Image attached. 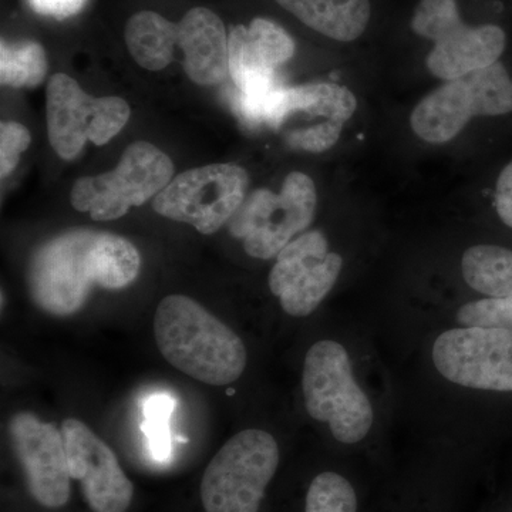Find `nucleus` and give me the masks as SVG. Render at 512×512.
Listing matches in <instances>:
<instances>
[{
  "label": "nucleus",
  "mask_w": 512,
  "mask_h": 512,
  "mask_svg": "<svg viewBox=\"0 0 512 512\" xmlns=\"http://www.w3.org/2000/svg\"><path fill=\"white\" fill-rule=\"evenodd\" d=\"M154 338L170 365L210 386L237 382L247 367L242 339L188 296H165L160 302L154 315Z\"/></svg>",
  "instance_id": "1"
},
{
  "label": "nucleus",
  "mask_w": 512,
  "mask_h": 512,
  "mask_svg": "<svg viewBox=\"0 0 512 512\" xmlns=\"http://www.w3.org/2000/svg\"><path fill=\"white\" fill-rule=\"evenodd\" d=\"M409 25L414 36L430 43L426 67L440 82L493 66L507 49L505 30L495 23H467L460 0H417Z\"/></svg>",
  "instance_id": "2"
},
{
  "label": "nucleus",
  "mask_w": 512,
  "mask_h": 512,
  "mask_svg": "<svg viewBox=\"0 0 512 512\" xmlns=\"http://www.w3.org/2000/svg\"><path fill=\"white\" fill-rule=\"evenodd\" d=\"M512 113V76L503 62L477 70L460 79L441 82L414 106L410 128L414 136L444 146L463 133L478 117Z\"/></svg>",
  "instance_id": "3"
},
{
  "label": "nucleus",
  "mask_w": 512,
  "mask_h": 512,
  "mask_svg": "<svg viewBox=\"0 0 512 512\" xmlns=\"http://www.w3.org/2000/svg\"><path fill=\"white\" fill-rule=\"evenodd\" d=\"M302 390L306 412L328 423L342 444H357L372 430V403L353 376L348 350L335 340H319L303 363Z\"/></svg>",
  "instance_id": "4"
},
{
  "label": "nucleus",
  "mask_w": 512,
  "mask_h": 512,
  "mask_svg": "<svg viewBox=\"0 0 512 512\" xmlns=\"http://www.w3.org/2000/svg\"><path fill=\"white\" fill-rule=\"evenodd\" d=\"M281 463L278 441L264 430L231 437L208 464L200 485L205 512H259Z\"/></svg>",
  "instance_id": "5"
},
{
  "label": "nucleus",
  "mask_w": 512,
  "mask_h": 512,
  "mask_svg": "<svg viewBox=\"0 0 512 512\" xmlns=\"http://www.w3.org/2000/svg\"><path fill=\"white\" fill-rule=\"evenodd\" d=\"M318 191L308 174L292 171L281 190H258L249 195L234 215L231 234L241 239L245 252L255 259L276 258L315 220Z\"/></svg>",
  "instance_id": "6"
},
{
  "label": "nucleus",
  "mask_w": 512,
  "mask_h": 512,
  "mask_svg": "<svg viewBox=\"0 0 512 512\" xmlns=\"http://www.w3.org/2000/svg\"><path fill=\"white\" fill-rule=\"evenodd\" d=\"M356 110L355 93L338 83L279 87L269 104L265 123L275 128L289 147L323 153L338 143Z\"/></svg>",
  "instance_id": "7"
},
{
  "label": "nucleus",
  "mask_w": 512,
  "mask_h": 512,
  "mask_svg": "<svg viewBox=\"0 0 512 512\" xmlns=\"http://www.w3.org/2000/svg\"><path fill=\"white\" fill-rule=\"evenodd\" d=\"M173 174L174 164L167 154L153 144L138 141L126 148L119 165L110 173L76 181L72 204L77 211L89 212L93 220H117L131 207L157 197Z\"/></svg>",
  "instance_id": "8"
},
{
  "label": "nucleus",
  "mask_w": 512,
  "mask_h": 512,
  "mask_svg": "<svg viewBox=\"0 0 512 512\" xmlns=\"http://www.w3.org/2000/svg\"><path fill=\"white\" fill-rule=\"evenodd\" d=\"M248 190V174L234 164H212L178 174L154 198L153 208L168 220L215 234L239 211Z\"/></svg>",
  "instance_id": "9"
},
{
  "label": "nucleus",
  "mask_w": 512,
  "mask_h": 512,
  "mask_svg": "<svg viewBox=\"0 0 512 512\" xmlns=\"http://www.w3.org/2000/svg\"><path fill=\"white\" fill-rule=\"evenodd\" d=\"M130 119V107L120 97L94 99L67 74L57 73L47 86V130L57 156L72 160L86 141L109 143Z\"/></svg>",
  "instance_id": "10"
},
{
  "label": "nucleus",
  "mask_w": 512,
  "mask_h": 512,
  "mask_svg": "<svg viewBox=\"0 0 512 512\" xmlns=\"http://www.w3.org/2000/svg\"><path fill=\"white\" fill-rule=\"evenodd\" d=\"M94 235L96 232L87 229L64 232L33 255L28 286L42 311L70 316L83 308L97 285L92 261Z\"/></svg>",
  "instance_id": "11"
},
{
  "label": "nucleus",
  "mask_w": 512,
  "mask_h": 512,
  "mask_svg": "<svg viewBox=\"0 0 512 512\" xmlns=\"http://www.w3.org/2000/svg\"><path fill=\"white\" fill-rule=\"evenodd\" d=\"M433 363L444 379L458 386L512 392V330H446L434 342Z\"/></svg>",
  "instance_id": "12"
},
{
  "label": "nucleus",
  "mask_w": 512,
  "mask_h": 512,
  "mask_svg": "<svg viewBox=\"0 0 512 512\" xmlns=\"http://www.w3.org/2000/svg\"><path fill=\"white\" fill-rule=\"evenodd\" d=\"M342 268L343 258L329 251L326 235L312 229L293 239L276 256L269 289L288 315L306 318L332 291Z\"/></svg>",
  "instance_id": "13"
},
{
  "label": "nucleus",
  "mask_w": 512,
  "mask_h": 512,
  "mask_svg": "<svg viewBox=\"0 0 512 512\" xmlns=\"http://www.w3.org/2000/svg\"><path fill=\"white\" fill-rule=\"evenodd\" d=\"M9 431L30 495L43 507H64L70 500L72 476L62 431L26 412L12 417Z\"/></svg>",
  "instance_id": "14"
},
{
  "label": "nucleus",
  "mask_w": 512,
  "mask_h": 512,
  "mask_svg": "<svg viewBox=\"0 0 512 512\" xmlns=\"http://www.w3.org/2000/svg\"><path fill=\"white\" fill-rule=\"evenodd\" d=\"M60 431L70 476L82 484L84 500L93 512H126L134 487L109 444L77 419L64 420Z\"/></svg>",
  "instance_id": "15"
},
{
  "label": "nucleus",
  "mask_w": 512,
  "mask_h": 512,
  "mask_svg": "<svg viewBox=\"0 0 512 512\" xmlns=\"http://www.w3.org/2000/svg\"><path fill=\"white\" fill-rule=\"evenodd\" d=\"M295 42L271 19L256 18L229 33V74L239 96L259 97L278 89L276 70L295 55Z\"/></svg>",
  "instance_id": "16"
},
{
  "label": "nucleus",
  "mask_w": 512,
  "mask_h": 512,
  "mask_svg": "<svg viewBox=\"0 0 512 512\" xmlns=\"http://www.w3.org/2000/svg\"><path fill=\"white\" fill-rule=\"evenodd\" d=\"M185 73L202 86L221 83L229 73V35L220 16L207 8L185 13L177 25Z\"/></svg>",
  "instance_id": "17"
},
{
  "label": "nucleus",
  "mask_w": 512,
  "mask_h": 512,
  "mask_svg": "<svg viewBox=\"0 0 512 512\" xmlns=\"http://www.w3.org/2000/svg\"><path fill=\"white\" fill-rule=\"evenodd\" d=\"M306 28L330 42H360L375 22V0H275Z\"/></svg>",
  "instance_id": "18"
},
{
  "label": "nucleus",
  "mask_w": 512,
  "mask_h": 512,
  "mask_svg": "<svg viewBox=\"0 0 512 512\" xmlns=\"http://www.w3.org/2000/svg\"><path fill=\"white\" fill-rule=\"evenodd\" d=\"M126 43L128 52L141 67L157 72L173 62L178 28L158 13L144 10L128 20Z\"/></svg>",
  "instance_id": "19"
},
{
  "label": "nucleus",
  "mask_w": 512,
  "mask_h": 512,
  "mask_svg": "<svg viewBox=\"0 0 512 512\" xmlns=\"http://www.w3.org/2000/svg\"><path fill=\"white\" fill-rule=\"evenodd\" d=\"M461 274L481 295L508 298L512 296V251L500 245H474L461 258Z\"/></svg>",
  "instance_id": "20"
},
{
  "label": "nucleus",
  "mask_w": 512,
  "mask_h": 512,
  "mask_svg": "<svg viewBox=\"0 0 512 512\" xmlns=\"http://www.w3.org/2000/svg\"><path fill=\"white\" fill-rule=\"evenodd\" d=\"M92 259L97 286L104 289L126 288L140 272L137 248L126 238L109 232L94 235Z\"/></svg>",
  "instance_id": "21"
},
{
  "label": "nucleus",
  "mask_w": 512,
  "mask_h": 512,
  "mask_svg": "<svg viewBox=\"0 0 512 512\" xmlns=\"http://www.w3.org/2000/svg\"><path fill=\"white\" fill-rule=\"evenodd\" d=\"M302 512H360L359 490L339 471H320L306 488Z\"/></svg>",
  "instance_id": "22"
},
{
  "label": "nucleus",
  "mask_w": 512,
  "mask_h": 512,
  "mask_svg": "<svg viewBox=\"0 0 512 512\" xmlns=\"http://www.w3.org/2000/svg\"><path fill=\"white\" fill-rule=\"evenodd\" d=\"M0 76L3 86L36 87L47 72L45 50L35 42L0 46Z\"/></svg>",
  "instance_id": "23"
},
{
  "label": "nucleus",
  "mask_w": 512,
  "mask_h": 512,
  "mask_svg": "<svg viewBox=\"0 0 512 512\" xmlns=\"http://www.w3.org/2000/svg\"><path fill=\"white\" fill-rule=\"evenodd\" d=\"M457 322L463 328L512 330V296L468 302L458 309Z\"/></svg>",
  "instance_id": "24"
},
{
  "label": "nucleus",
  "mask_w": 512,
  "mask_h": 512,
  "mask_svg": "<svg viewBox=\"0 0 512 512\" xmlns=\"http://www.w3.org/2000/svg\"><path fill=\"white\" fill-rule=\"evenodd\" d=\"M30 133L22 124L9 121L0 126V170L6 177L15 170L20 154L29 147Z\"/></svg>",
  "instance_id": "25"
},
{
  "label": "nucleus",
  "mask_w": 512,
  "mask_h": 512,
  "mask_svg": "<svg viewBox=\"0 0 512 512\" xmlns=\"http://www.w3.org/2000/svg\"><path fill=\"white\" fill-rule=\"evenodd\" d=\"M144 434H146L148 441H150L151 454L157 461L165 463L170 460L171 450V434L170 427H168L167 419H146L143 426Z\"/></svg>",
  "instance_id": "26"
},
{
  "label": "nucleus",
  "mask_w": 512,
  "mask_h": 512,
  "mask_svg": "<svg viewBox=\"0 0 512 512\" xmlns=\"http://www.w3.org/2000/svg\"><path fill=\"white\" fill-rule=\"evenodd\" d=\"M494 208L503 224L512 229V161L498 175L494 190Z\"/></svg>",
  "instance_id": "27"
},
{
  "label": "nucleus",
  "mask_w": 512,
  "mask_h": 512,
  "mask_svg": "<svg viewBox=\"0 0 512 512\" xmlns=\"http://www.w3.org/2000/svg\"><path fill=\"white\" fill-rule=\"evenodd\" d=\"M30 8L40 15L66 19L77 15L86 5L87 0H28Z\"/></svg>",
  "instance_id": "28"
},
{
  "label": "nucleus",
  "mask_w": 512,
  "mask_h": 512,
  "mask_svg": "<svg viewBox=\"0 0 512 512\" xmlns=\"http://www.w3.org/2000/svg\"><path fill=\"white\" fill-rule=\"evenodd\" d=\"M175 400L168 394H154L143 404L144 419L170 420L174 412Z\"/></svg>",
  "instance_id": "29"
},
{
  "label": "nucleus",
  "mask_w": 512,
  "mask_h": 512,
  "mask_svg": "<svg viewBox=\"0 0 512 512\" xmlns=\"http://www.w3.org/2000/svg\"><path fill=\"white\" fill-rule=\"evenodd\" d=\"M175 440L181 441V443H188V439H185L183 436H177L175 437Z\"/></svg>",
  "instance_id": "30"
}]
</instances>
